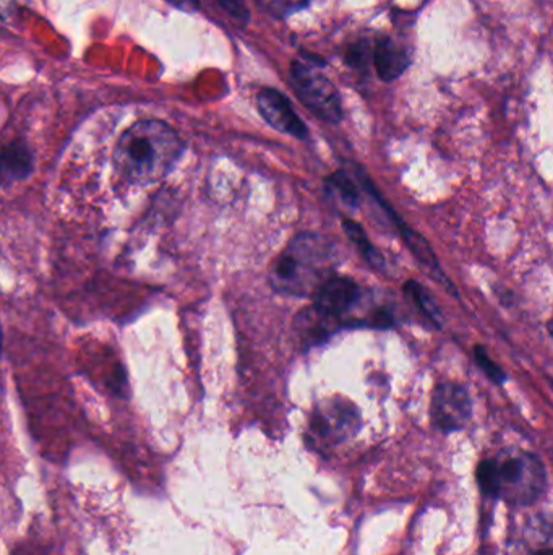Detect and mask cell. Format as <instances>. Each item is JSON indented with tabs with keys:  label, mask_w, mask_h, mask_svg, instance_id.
Instances as JSON below:
<instances>
[{
	"label": "cell",
	"mask_w": 553,
	"mask_h": 555,
	"mask_svg": "<svg viewBox=\"0 0 553 555\" xmlns=\"http://www.w3.org/2000/svg\"><path fill=\"white\" fill-rule=\"evenodd\" d=\"M4 181V176H2V169H0V184Z\"/></svg>",
	"instance_id": "obj_22"
},
{
	"label": "cell",
	"mask_w": 553,
	"mask_h": 555,
	"mask_svg": "<svg viewBox=\"0 0 553 555\" xmlns=\"http://www.w3.org/2000/svg\"><path fill=\"white\" fill-rule=\"evenodd\" d=\"M372 61L378 77L382 78L383 82H393L406 72L411 64V57L408 51L393 39L380 38L373 44Z\"/></svg>",
	"instance_id": "obj_10"
},
{
	"label": "cell",
	"mask_w": 553,
	"mask_h": 555,
	"mask_svg": "<svg viewBox=\"0 0 553 555\" xmlns=\"http://www.w3.org/2000/svg\"><path fill=\"white\" fill-rule=\"evenodd\" d=\"M472 400L468 390L455 382L438 383L432 396V421L446 434L461 431L471 419Z\"/></svg>",
	"instance_id": "obj_6"
},
{
	"label": "cell",
	"mask_w": 553,
	"mask_h": 555,
	"mask_svg": "<svg viewBox=\"0 0 553 555\" xmlns=\"http://www.w3.org/2000/svg\"><path fill=\"white\" fill-rule=\"evenodd\" d=\"M338 265L335 246L317 233L297 234L273 263L270 283L278 293L307 297L333 276Z\"/></svg>",
	"instance_id": "obj_2"
},
{
	"label": "cell",
	"mask_w": 553,
	"mask_h": 555,
	"mask_svg": "<svg viewBox=\"0 0 553 555\" xmlns=\"http://www.w3.org/2000/svg\"><path fill=\"white\" fill-rule=\"evenodd\" d=\"M291 85L313 116L328 124L343 121L341 96L330 78L320 70V64H313L309 59L292 61Z\"/></svg>",
	"instance_id": "obj_5"
},
{
	"label": "cell",
	"mask_w": 553,
	"mask_h": 555,
	"mask_svg": "<svg viewBox=\"0 0 553 555\" xmlns=\"http://www.w3.org/2000/svg\"><path fill=\"white\" fill-rule=\"evenodd\" d=\"M346 62L352 65L354 69H367L370 62H372V46H370L369 41H357V43L349 46L348 51H346Z\"/></svg>",
	"instance_id": "obj_17"
},
{
	"label": "cell",
	"mask_w": 553,
	"mask_h": 555,
	"mask_svg": "<svg viewBox=\"0 0 553 555\" xmlns=\"http://www.w3.org/2000/svg\"><path fill=\"white\" fill-rule=\"evenodd\" d=\"M310 0H258V4L273 17L284 18L299 12L309 5Z\"/></svg>",
	"instance_id": "obj_15"
},
{
	"label": "cell",
	"mask_w": 553,
	"mask_h": 555,
	"mask_svg": "<svg viewBox=\"0 0 553 555\" xmlns=\"http://www.w3.org/2000/svg\"><path fill=\"white\" fill-rule=\"evenodd\" d=\"M396 228L399 229V233L403 236V241L406 242V246L411 250L414 259L419 262L422 270H424L432 280L442 284L443 288H445L448 293L458 296L455 286L451 283L450 278H446L445 272H443L442 267H440L437 255L433 252L429 241H427L424 236L417 233V231H414V229L406 226L401 220L396 223Z\"/></svg>",
	"instance_id": "obj_9"
},
{
	"label": "cell",
	"mask_w": 553,
	"mask_h": 555,
	"mask_svg": "<svg viewBox=\"0 0 553 555\" xmlns=\"http://www.w3.org/2000/svg\"><path fill=\"white\" fill-rule=\"evenodd\" d=\"M172 7L182 10V12L193 13L200 10V2L198 0H166Z\"/></svg>",
	"instance_id": "obj_19"
},
{
	"label": "cell",
	"mask_w": 553,
	"mask_h": 555,
	"mask_svg": "<svg viewBox=\"0 0 553 555\" xmlns=\"http://www.w3.org/2000/svg\"><path fill=\"white\" fill-rule=\"evenodd\" d=\"M474 361L477 362V366L481 367L482 372H484L493 383L503 385V383L506 382L505 370L492 361L489 353L485 351L484 346L479 345L474 348Z\"/></svg>",
	"instance_id": "obj_16"
},
{
	"label": "cell",
	"mask_w": 553,
	"mask_h": 555,
	"mask_svg": "<svg viewBox=\"0 0 553 555\" xmlns=\"http://www.w3.org/2000/svg\"><path fill=\"white\" fill-rule=\"evenodd\" d=\"M359 299L361 288L356 281L344 276H331L313 294V309L325 319L338 322L356 306Z\"/></svg>",
	"instance_id": "obj_7"
},
{
	"label": "cell",
	"mask_w": 553,
	"mask_h": 555,
	"mask_svg": "<svg viewBox=\"0 0 553 555\" xmlns=\"http://www.w3.org/2000/svg\"><path fill=\"white\" fill-rule=\"evenodd\" d=\"M257 108L266 124L271 125L278 132L299 138V140L309 137L307 125L292 109L288 96H284L281 91L275 90V88H263L258 91Z\"/></svg>",
	"instance_id": "obj_8"
},
{
	"label": "cell",
	"mask_w": 553,
	"mask_h": 555,
	"mask_svg": "<svg viewBox=\"0 0 553 555\" xmlns=\"http://www.w3.org/2000/svg\"><path fill=\"white\" fill-rule=\"evenodd\" d=\"M403 291L406 299L412 302V306L416 307L425 319L433 323V327H442V312L438 309L437 302L433 301V297L430 296L429 291L421 283L414 280L408 281L404 284Z\"/></svg>",
	"instance_id": "obj_12"
},
{
	"label": "cell",
	"mask_w": 553,
	"mask_h": 555,
	"mask_svg": "<svg viewBox=\"0 0 553 555\" xmlns=\"http://www.w3.org/2000/svg\"><path fill=\"white\" fill-rule=\"evenodd\" d=\"M184 142L171 125L146 119L130 125L114 148V164L125 181L151 185L163 181L184 153Z\"/></svg>",
	"instance_id": "obj_1"
},
{
	"label": "cell",
	"mask_w": 553,
	"mask_h": 555,
	"mask_svg": "<svg viewBox=\"0 0 553 555\" xmlns=\"http://www.w3.org/2000/svg\"><path fill=\"white\" fill-rule=\"evenodd\" d=\"M2 176L9 181H23L33 171V155L23 142H13L0 151Z\"/></svg>",
	"instance_id": "obj_11"
},
{
	"label": "cell",
	"mask_w": 553,
	"mask_h": 555,
	"mask_svg": "<svg viewBox=\"0 0 553 555\" xmlns=\"http://www.w3.org/2000/svg\"><path fill=\"white\" fill-rule=\"evenodd\" d=\"M326 187H328L333 194L338 195L339 200H341L346 207L351 208V210L359 208L361 195H359L356 182L352 181L348 173L338 171V173L331 174V176L326 179Z\"/></svg>",
	"instance_id": "obj_14"
},
{
	"label": "cell",
	"mask_w": 553,
	"mask_h": 555,
	"mask_svg": "<svg viewBox=\"0 0 553 555\" xmlns=\"http://www.w3.org/2000/svg\"><path fill=\"white\" fill-rule=\"evenodd\" d=\"M359 429L361 413L356 405L343 396H331L320 401L310 414L307 440L310 447L326 452L356 437Z\"/></svg>",
	"instance_id": "obj_4"
},
{
	"label": "cell",
	"mask_w": 553,
	"mask_h": 555,
	"mask_svg": "<svg viewBox=\"0 0 553 555\" xmlns=\"http://www.w3.org/2000/svg\"><path fill=\"white\" fill-rule=\"evenodd\" d=\"M477 482L485 495L510 505H532L547 489V471L541 458L526 452H503L481 461Z\"/></svg>",
	"instance_id": "obj_3"
},
{
	"label": "cell",
	"mask_w": 553,
	"mask_h": 555,
	"mask_svg": "<svg viewBox=\"0 0 553 555\" xmlns=\"http://www.w3.org/2000/svg\"><path fill=\"white\" fill-rule=\"evenodd\" d=\"M216 4L228 13L229 17L239 26H245L250 22V12L244 0H216Z\"/></svg>",
	"instance_id": "obj_18"
},
{
	"label": "cell",
	"mask_w": 553,
	"mask_h": 555,
	"mask_svg": "<svg viewBox=\"0 0 553 555\" xmlns=\"http://www.w3.org/2000/svg\"><path fill=\"white\" fill-rule=\"evenodd\" d=\"M10 4H12V0H0V18H4L7 15Z\"/></svg>",
	"instance_id": "obj_20"
},
{
	"label": "cell",
	"mask_w": 553,
	"mask_h": 555,
	"mask_svg": "<svg viewBox=\"0 0 553 555\" xmlns=\"http://www.w3.org/2000/svg\"><path fill=\"white\" fill-rule=\"evenodd\" d=\"M2 341H4V335H2V327H0V356H2V348H4Z\"/></svg>",
	"instance_id": "obj_21"
},
{
	"label": "cell",
	"mask_w": 553,
	"mask_h": 555,
	"mask_svg": "<svg viewBox=\"0 0 553 555\" xmlns=\"http://www.w3.org/2000/svg\"><path fill=\"white\" fill-rule=\"evenodd\" d=\"M343 229L344 233L348 234L352 244L359 249L362 257L367 260L370 267L375 268V270H385V259H383V255L378 252L377 247L370 244L369 237L365 234L361 224L349 220V218H344Z\"/></svg>",
	"instance_id": "obj_13"
}]
</instances>
